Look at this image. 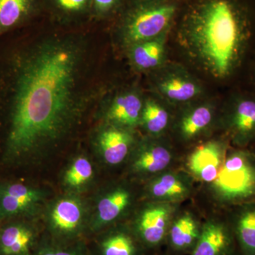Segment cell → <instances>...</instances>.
<instances>
[{
  "label": "cell",
  "mask_w": 255,
  "mask_h": 255,
  "mask_svg": "<svg viewBox=\"0 0 255 255\" xmlns=\"http://www.w3.org/2000/svg\"><path fill=\"white\" fill-rule=\"evenodd\" d=\"M84 60L83 45L68 37L47 38L14 55L6 158L28 157L70 128L81 107Z\"/></svg>",
  "instance_id": "1"
},
{
  "label": "cell",
  "mask_w": 255,
  "mask_h": 255,
  "mask_svg": "<svg viewBox=\"0 0 255 255\" xmlns=\"http://www.w3.org/2000/svg\"><path fill=\"white\" fill-rule=\"evenodd\" d=\"M249 26L241 0H187L174 25L182 53L215 80L232 73Z\"/></svg>",
  "instance_id": "2"
},
{
  "label": "cell",
  "mask_w": 255,
  "mask_h": 255,
  "mask_svg": "<svg viewBox=\"0 0 255 255\" xmlns=\"http://www.w3.org/2000/svg\"><path fill=\"white\" fill-rule=\"evenodd\" d=\"M191 175L215 207L234 205L255 196V159L245 151L229 150L223 138L213 137L196 151Z\"/></svg>",
  "instance_id": "3"
},
{
  "label": "cell",
  "mask_w": 255,
  "mask_h": 255,
  "mask_svg": "<svg viewBox=\"0 0 255 255\" xmlns=\"http://www.w3.org/2000/svg\"><path fill=\"white\" fill-rule=\"evenodd\" d=\"M187 0H125L118 12L116 35L124 50L169 34Z\"/></svg>",
  "instance_id": "4"
},
{
  "label": "cell",
  "mask_w": 255,
  "mask_h": 255,
  "mask_svg": "<svg viewBox=\"0 0 255 255\" xmlns=\"http://www.w3.org/2000/svg\"><path fill=\"white\" fill-rule=\"evenodd\" d=\"M151 75L153 95L174 110L204 97L200 80L182 65L167 62Z\"/></svg>",
  "instance_id": "5"
},
{
  "label": "cell",
  "mask_w": 255,
  "mask_h": 255,
  "mask_svg": "<svg viewBox=\"0 0 255 255\" xmlns=\"http://www.w3.org/2000/svg\"><path fill=\"white\" fill-rule=\"evenodd\" d=\"M218 121L216 102L202 97L176 109L169 132L183 145L194 146L209 138Z\"/></svg>",
  "instance_id": "6"
},
{
  "label": "cell",
  "mask_w": 255,
  "mask_h": 255,
  "mask_svg": "<svg viewBox=\"0 0 255 255\" xmlns=\"http://www.w3.org/2000/svg\"><path fill=\"white\" fill-rule=\"evenodd\" d=\"M181 204L146 201L134 221L131 230L146 250L165 246L172 219Z\"/></svg>",
  "instance_id": "7"
},
{
  "label": "cell",
  "mask_w": 255,
  "mask_h": 255,
  "mask_svg": "<svg viewBox=\"0 0 255 255\" xmlns=\"http://www.w3.org/2000/svg\"><path fill=\"white\" fill-rule=\"evenodd\" d=\"M130 170L146 181L167 169L176 167L177 157L170 139L167 136L146 135L137 140L130 152Z\"/></svg>",
  "instance_id": "8"
},
{
  "label": "cell",
  "mask_w": 255,
  "mask_h": 255,
  "mask_svg": "<svg viewBox=\"0 0 255 255\" xmlns=\"http://www.w3.org/2000/svg\"><path fill=\"white\" fill-rule=\"evenodd\" d=\"M196 191V182L187 171L174 167L147 179L144 188L146 201L182 204Z\"/></svg>",
  "instance_id": "9"
},
{
  "label": "cell",
  "mask_w": 255,
  "mask_h": 255,
  "mask_svg": "<svg viewBox=\"0 0 255 255\" xmlns=\"http://www.w3.org/2000/svg\"><path fill=\"white\" fill-rule=\"evenodd\" d=\"M145 97L134 87H128L112 96L105 112L107 124L134 130L140 125Z\"/></svg>",
  "instance_id": "10"
},
{
  "label": "cell",
  "mask_w": 255,
  "mask_h": 255,
  "mask_svg": "<svg viewBox=\"0 0 255 255\" xmlns=\"http://www.w3.org/2000/svg\"><path fill=\"white\" fill-rule=\"evenodd\" d=\"M203 222L193 211L178 210L166 239L168 251L174 255H190L200 238Z\"/></svg>",
  "instance_id": "11"
},
{
  "label": "cell",
  "mask_w": 255,
  "mask_h": 255,
  "mask_svg": "<svg viewBox=\"0 0 255 255\" xmlns=\"http://www.w3.org/2000/svg\"><path fill=\"white\" fill-rule=\"evenodd\" d=\"M233 231L217 216H209L203 222L202 232L189 255H232Z\"/></svg>",
  "instance_id": "12"
},
{
  "label": "cell",
  "mask_w": 255,
  "mask_h": 255,
  "mask_svg": "<svg viewBox=\"0 0 255 255\" xmlns=\"http://www.w3.org/2000/svg\"><path fill=\"white\" fill-rule=\"evenodd\" d=\"M169 34L135 43L125 50L130 65L135 71L152 73L167 63Z\"/></svg>",
  "instance_id": "13"
},
{
  "label": "cell",
  "mask_w": 255,
  "mask_h": 255,
  "mask_svg": "<svg viewBox=\"0 0 255 255\" xmlns=\"http://www.w3.org/2000/svg\"><path fill=\"white\" fill-rule=\"evenodd\" d=\"M136 141L134 130L108 124L98 136L102 155L110 165H117L126 160Z\"/></svg>",
  "instance_id": "14"
},
{
  "label": "cell",
  "mask_w": 255,
  "mask_h": 255,
  "mask_svg": "<svg viewBox=\"0 0 255 255\" xmlns=\"http://www.w3.org/2000/svg\"><path fill=\"white\" fill-rule=\"evenodd\" d=\"M175 110L155 95L145 97L140 125L146 135L167 136Z\"/></svg>",
  "instance_id": "15"
},
{
  "label": "cell",
  "mask_w": 255,
  "mask_h": 255,
  "mask_svg": "<svg viewBox=\"0 0 255 255\" xmlns=\"http://www.w3.org/2000/svg\"><path fill=\"white\" fill-rule=\"evenodd\" d=\"M39 199L38 191L22 184H0V220L26 212Z\"/></svg>",
  "instance_id": "16"
},
{
  "label": "cell",
  "mask_w": 255,
  "mask_h": 255,
  "mask_svg": "<svg viewBox=\"0 0 255 255\" xmlns=\"http://www.w3.org/2000/svg\"><path fill=\"white\" fill-rule=\"evenodd\" d=\"M35 231L22 223L8 225L0 231V255H31Z\"/></svg>",
  "instance_id": "17"
},
{
  "label": "cell",
  "mask_w": 255,
  "mask_h": 255,
  "mask_svg": "<svg viewBox=\"0 0 255 255\" xmlns=\"http://www.w3.org/2000/svg\"><path fill=\"white\" fill-rule=\"evenodd\" d=\"M132 202V194L125 186H118L106 194L97 207V229L115 222L128 209Z\"/></svg>",
  "instance_id": "18"
},
{
  "label": "cell",
  "mask_w": 255,
  "mask_h": 255,
  "mask_svg": "<svg viewBox=\"0 0 255 255\" xmlns=\"http://www.w3.org/2000/svg\"><path fill=\"white\" fill-rule=\"evenodd\" d=\"M225 127L238 141L249 138L255 132V101L243 100L238 102L226 119Z\"/></svg>",
  "instance_id": "19"
},
{
  "label": "cell",
  "mask_w": 255,
  "mask_h": 255,
  "mask_svg": "<svg viewBox=\"0 0 255 255\" xmlns=\"http://www.w3.org/2000/svg\"><path fill=\"white\" fill-rule=\"evenodd\" d=\"M82 208L78 201L65 199L57 203L51 213V226L55 233L72 236L80 227Z\"/></svg>",
  "instance_id": "20"
},
{
  "label": "cell",
  "mask_w": 255,
  "mask_h": 255,
  "mask_svg": "<svg viewBox=\"0 0 255 255\" xmlns=\"http://www.w3.org/2000/svg\"><path fill=\"white\" fill-rule=\"evenodd\" d=\"M101 255H142L145 248L130 229L112 231L100 243Z\"/></svg>",
  "instance_id": "21"
},
{
  "label": "cell",
  "mask_w": 255,
  "mask_h": 255,
  "mask_svg": "<svg viewBox=\"0 0 255 255\" xmlns=\"http://www.w3.org/2000/svg\"><path fill=\"white\" fill-rule=\"evenodd\" d=\"M37 6V0H0V34L27 21Z\"/></svg>",
  "instance_id": "22"
},
{
  "label": "cell",
  "mask_w": 255,
  "mask_h": 255,
  "mask_svg": "<svg viewBox=\"0 0 255 255\" xmlns=\"http://www.w3.org/2000/svg\"><path fill=\"white\" fill-rule=\"evenodd\" d=\"M234 233L245 255H255V206L243 208L234 221Z\"/></svg>",
  "instance_id": "23"
},
{
  "label": "cell",
  "mask_w": 255,
  "mask_h": 255,
  "mask_svg": "<svg viewBox=\"0 0 255 255\" xmlns=\"http://www.w3.org/2000/svg\"><path fill=\"white\" fill-rule=\"evenodd\" d=\"M93 174L90 161L85 157H79L65 174V182L68 185L78 187L86 183Z\"/></svg>",
  "instance_id": "24"
},
{
  "label": "cell",
  "mask_w": 255,
  "mask_h": 255,
  "mask_svg": "<svg viewBox=\"0 0 255 255\" xmlns=\"http://www.w3.org/2000/svg\"><path fill=\"white\" fill-rule=\"evenodd\" d=\"M55 9L63 16L74 17L85 14L91 9V0H50Z\"/></svg>",
  "instance_id": "25"
},
{
  "label": "cell",
  "mask_w": 255,
  "mask_h": 255,
  "mask_svg": "<svg viewBox=\"0 0 255 255\" xmlns=\"http://www.w3.org/2000/svg\"><path fill=\"white\" fill-rule=\"evenodd\" d=\"M125 0H91V9L96 16L103 18L118 14Z\"/></svg>",
  "instance_id": "26"
},
{
  "label": "cell",
  "mask_w": 255,
  "mask_h": 255,
  "mask_svg": "<svg viewBox=\"0 0 255 255\" xmlns=\"http://www.w3.org/2000/svg\"><path fill=\"white\" fill-rule=\"evenodd\" d=\"M31 255H85L80 248L57 246H44L33 252Z\"/></svg>",
  "instance_id": "27"
},
{
  "label": "cell",
  "mask_w": 255,
  "mask_h": 255,
  "mask_svg": "<svg viewBox=\"0 0 255 255\" xmlns=\"http://www.w3.org/2000/svg\"><path fill=\"white\" fill-rule=\"evenodd\" d=\"M156 255H174L172 254V253H171L170 252L167 251L165 252V253H158V254Z\"/></svg>",
  "instance_id": "28"
}]
</instances>
